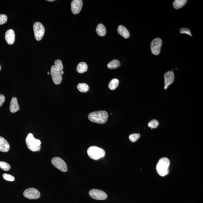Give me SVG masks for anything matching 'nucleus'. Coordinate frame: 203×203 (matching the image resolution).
I'll use <instances>...</instances> for the list:
<instances>
[{"instance_id":"ddd939ff","label":"nucleus","mask_w":203,"mask_h":203,"mask_svg":"<svg viewBox=\"0 0 203 203\" xmlns=\"http://www.w3.org/2000/svg\"><path fill=\"white\" fill-rule=\"evenodd\" d=\"M15 33L13 30L11 29L8 30L5 35V39L7 43L9 45H13L15 42Z\"/></svg>"},{"instance_id":"f3484780","label":"nucleus","mask_w":203,"mask_h":203,"mask_svg":"<svg viewBox=\"0 0 203 203\" xmlns=\"http://www.w3.org/2000/svg\"><path fill=\"white\" fill-rule=\"evenodd\" d=\"M96 31L98 35L101 37L104 36L106 34V28L102 24H99L97 25Z\"/></svg>"},{"instance_id":"423d86ee","label":"nucleus","mask_w":203,"mask_h":203,"mask_svg":"<svg viewBox=\"0 0 203 203\" xmlns=\"http://www.w3.org/2000/svg\"><path fill=\"white\" fill-rule=\"evenodd\" d=\"M34 32V36L37 41H40L43 37L45 34V28L41 23H35L33 26Z\"/></svg>"},{"instance_id":"4468645a","label":"nucleus","mask_w":203,"mask_h":203,"mask_svg":"<svg viewBox=\"0 0 203 203\" xmlns=\"http://www.w3.org/2000/svg\"><path fill=\"white\" fill-rule=\"evenodd\" d=\"M10 146L7 141L4 138L0 136V151L6 152L10 149Z\"/></svg>"},{"instance_id":"0eeeda50","label":"nucleus","mask_w":203,"mask_h":203,"mask_svg":"<svg viewBox=\"0 0 203 203\" xmlns=\"http://www.w3.org/2000/svg\"><path fill=\"white\" fill-rule=\"evenodd\" d=\"M51 162L56 168L63 172H66L67 171L68 169L66 162L59 157H54L52 159Z\"/></svg>"},{"instance_id":"9d476101","label":"nucleus","mask_w":203,"mask_h":203,"mask_svg":"<svg viewBox=\"0 0 203 203\" xmlns=\"http://www.w3.org/2000/svg\"><path fill=\"white\" fill-rule=\"evenodd\" d=\"M24 197L30 199H36L39 198L40 192L38 190L34 188L27 189L24 192Z\"/></svg>"},{"instance_id":"7c9ffc66","label":"nucleus","mask_w":203,"mask_h":203,"mask_svg":"<svg viewBox=\"0 0 203 203\" xmlns=\"http://www.w3.org/2000/svg\"><path fill=\"white\" fill-rule=\"evenodd\" d=\"M49 1V2H54L55 1H54V0H48V1Z\"/></svg>"},{"instance_id":"cd10ccee","label":"nucleus","mask_w":203,"mask_h":203,"mask_svg":"<svg viewBox=\"0 0 203 203\" xmlns=\"http://www.w3.org/2000/svg\"><path fill=\"white\" fill-rule=\"evenodd\" d=\"M180 33H181V34H186L189 35V36H192L190 30L188 28H182L180 30Z\"/></svg>"},{"instance_id":"473e14b6","label":"nucleus","mask_w":203,"mask_h":203,"mask_svg":"<svg viewBox=\"0 0 203 203\" xmlns=\"http://www.w3.org/2000/svg\"><path fill=\"white\" fill-rule=\"evenodd\" d=\"M1 66H0V70H1Z\"/></svg>"},{"instance_id":"9b49d317","label":"nucleus","mask_w":203,"mask_h":203,"mask_svg":"<svg viewBox=\"0 0 203 203\" xmlns=\"http://www.w3.org/2000/svg\"><path fill=\"white\" fill-rule=\"evenodd\" d=\"M83 6V1L81 0H73L71 3V11L74 15L79 13Z\"/></svg>"},{"instance_id":"f03ea898","label":"nucleus","mask_w":203,"mask_h":203,"mask_svg":"<svg viewBox=\"0 0 203 203\" xmlns=\"http://www.w3.org/2000/svg\"><path fill=\"white\" fill-rule=\"evenodd\" d=\"M108 118V113L105 111L93 112L88 115L89 119L90 121L99 124L106 123Z\"/></svg>"},{"instance_id":"a878e982","label":"nucleus","mask_w":203,"mask_h":203,"mask_svg":"<svg viewBox=\"0 0 203 203\" xmlns=\"http://www.w3.org/2000/svg\"><path fill=\"white\" fill-rule=\"evenodd\" d=\"M2 176L3 179L6 180V181H15V177L11 175L4 174H3Z\"/></svg>"},{"instance_id":"1a4fd4ad","label":"nucleus","mask_w":203,"mask_h":203,"mask_svg":"<svg viewBox=\"0 0 203 203\" xmlns=\"http://www.w3.org/2000/svg\"><path fill=\"white\" fill-rule=\"evenodd\" d=\"M162 44V40L160 38H155L152 40L150 44V48L153 55H158L160 54Z\"/></svg>"},{"instance_id":"aec40b11","label":"nucleus","mask_w":203,"mask_h":203,"mask_svg":"<svg viewBox=\"0 0 203 203\" xmlns=\"http://www.w3.org/2000/svg\"><path fill=\"white\" fill-rule=\"evenodd\" d=\"M120 63L119 61L117 59H114L108 63L107 67L109 69H117L120 67Z\"/></svg>"},{"instance_id":"f8f14e48","label":"nucleus","mask_w":203,"mask_h":203,"mask_svg":"<svg viewBox=\"0 0 203 203\" xmlns=\"http://www.w3.org/2000/svg\"><path fill=\"white\" fill-rule=\"evenodd\" d=\"M164 89H167L169 85L172 84L174 81L175 76L174 72L169 71L166 72L164 75Z\"/></svg>"},{"instance_id":"2f4dec72","label":"nucleus","mask_w":203,"mask_h":203,"mask_svg":"<svg viewBox=\"0 0 203 203\" xmlns=\"http://www.w3.org/2000/svg\"><path fill=\"white\" fill-rule=\"evenodd\" d=\"M48 75H50V72H48Z\"/></svg>"},{"instance_id":"5701e85b","label":"nucleus","mask_w":203,"mask_h":203,"mask_svg":"<svg viewBox=\"0 0 203 203\" xmlns=\"http://www.w3.org/2000/svg\"><path fill=\"white\" fill-rule=\"evenodd\" d=\"M0 168L4 171H8L11 169V166L6 162H0Z\"/></svg>"},{"instance_id":"39448f33","label":"nucleus","mask_w":203,"mask_h":203,"mask_svg":"<svg viewBox=\"0 0 203 203\" xmlns=\"http://www.w3.org/2000/svg\"><path fill=\"white\" fill-rule=\"evenodd\" d=\"M87 152L89 157L95 160L103 158L106 155V152L104 149L96 146L89 147Z\"/></svg>"},{"instance_id":"dca6fc26","label":"nucleus","mask_w":203,"mask_h":203,"mask_svg":"<svg viewBox=\"0 0 203 203\" xmlns=\"http://www.w3.org/2000/svg\"><path fill=\"white\" fill-rule=\"evenodd\" d=\"M118 32L119 34L126 39L128 38L130 36V34L128 31L123 25L119 26Z\"/></svg>"},{"instance_id":"4be33fe9","label":"nucleus","mask_w":203,"mask_h":203,"mask_svg":"<svg viewBox=\"0 0 203 203\" xmlns=\"http://www.w3.org/2000/svg\"><path fill=\"white\" fill-rule=\"evenodd\" d=\"M77 88L80 92L85 93L89 90V85L85 83H80L77 85Z\"/></svg>"},{"instance_id":"2eb2a0df","label":"nucleus","mask_w":203,"mask_h":203,"mask_svg":"<svg viewBox=\"0 0 203 203\" xmlns=\"http://www.w3.org/2000/svg\"><path fill=\"white\" fill-rule=\"evenodd\" d=\"M10 111L12 113H15L20 110L17 99L15 97L11 99L10 106Z\"/></svg>"},{"instance_id":"a211bd4d","label":"nucleus","mask_w":203,"mask_h":203,"mask_svg":"<svg viewBox=\"0 0 203 203\" xmlns=\"http://www.w3.org/2000/svg\"><path fill=\"white\" fill-rule=\"evenodd\" d=\"M88 69V66L86 63L81 62L77 66V71L79 73H83L86 72Z\"/></svg>"},{"instance_id":"c85d7f7f","label":"nucleus","mask_w":203,"mask_h":203,"mask_svg":"<svg viewBox=\"0 0 203 203\" xmlns=\"http://www.w3.org/2000/svg\"><path fill=\"white\" fill-rule=\"evenodd\" d=\"M5 101V97L2 94H0V107L2 106Z\"/></svg>"},{"instance_id":"20e7f679","label":"nucleus","mask_w":203,"mask_h":203,"mask_svg":"<svg viewBox=\"0 0 203 203\" xmlns=\"http://www.w3.org/2000/svg\"><path fill=\"white\" fill-rule=\"evenodd\" d=\"M26 143L28 148L32 152L39 151L41 148V142L35 139L32 133H29L26 138Z\"/></svg>"},{"instance_id":"393cba45","label":"nucleus","mask_w":203,"mask_h":203,"mask_svg":"<svg viewBox=\"0 0 203 203\" xmlns=\"http://www.w3.org/2000/svg\"><path fill=\"white\" fill-rule=\"evenodd\" d=\"M140 134H131L129 136V139L132 142H135L140 137Z\"/></svg>"},{"instance_id":"412c9836","label":"nucleus","mask_w":203,"mask_h":203,"mask_svg":"<svg viewBox=\"0 0 203 203\" xmlns=\"http://www.w3.org/2000/svg\"><path fill=\"white\" fill-rule=\"evenodd\" d=\"M119 84V81L117 79H113L110 82L108 87L111 90H114L118 87Z\"/></svg>"},{"instance_id":"7ed1b4c3","label":"nucleus","mask_w":203,"mask_h":203,"mask_svg":"<svg viewBox=\"0 0 203 203\" xmlns=\"http://www.w3.org/2000/svg\"><path fill=\"white\" fill-rule=\"evenodd\" d=\"M170 164V161L168 158L164 157L160 159L156 166V170L159 175L164 177L169 174Z\"/></svg>"},{"instance_id":"b1692460","label":"nucleus","mask_w":203,"mask_h":203,"mask_svg":"<svg viewBox=\"0 0 203 203\" xmlns=\"http://www.w3.org/2000/svg\"><path fill=\"white\" fill-rule=\"evenodd\" d=\"M159 125V122L158 121L155 119H153L149 122L148 124V127L151 128L152 129L153 128H157Z\"/></svg>"},{"instance_id":"c756f323","label":"nucleus","mask_w":203,"mask_h":203,"mask_svg":"<svg viewBox=\"0 0 203 203\" xmlns=\"http://www.w3.org/2000/svg\"><path fill=\"white\" fill-rule=\"evenodd\" d=\"M61 74H62V75L64 74V71H63V70H62V71H61Z\"/></svg>"},{"instance_id":"f257e3e1","label":"nucleus","mask_w":203,"mask_h":203,"mask_svg":"<svg viewBox=\"0 0 203 203\" xmlns=\"http://www.w3.org/2000/svg\"><path fill=\"white\" fill-rule=\"evenodd\" d=\"M55 65L51 67L50 74L54 84L58 85L62 81V76L61 71L63 69V66L62 61L57 59L54 63Z\"/></svg>"},{"instance_id":"6ab92c4d","label":"nucleus","mask_w":203,"mask_h":203,"mask_svg":"<svg viewBox=\"0 0 203 203\" xmlns=\"http://www.w3.org/2000/svg\"><path fill=\"white\" fill-rule=\"evenodd\" d=\"M187 2L186 0H175L173 3V6L176 9H179L184 6Z\"/></svg>"},{"instance_id":"6e6552de","label":"nucleus","mask_w":203,"mask_h":203,"mask_svg":"<svg viewBox=\"0 0 203 203\" xmlns=\"http://www.w3.org/2000/svg\"><path fill=\"white\" fill-rule=\"evenodd\" d=\"M89 194L91 197L96 200H104L107 198V194L106 192L97 189L91 190L89 192Z\"/></svg>"},{"instance_id":"bb28decb","label":"nucleus","mask_w":203,"mask_h":203,"mask_svg":"<svg viewBox=\"0 0 203 203\" xmlns=\"http://www.w3.org/2000/svg\"><path fill=\"white\" fill-rule=\"evenodd\" d=\"M7 21V17L5 15H0V25L4 24Z\"/></svg>"}]
</instances>
